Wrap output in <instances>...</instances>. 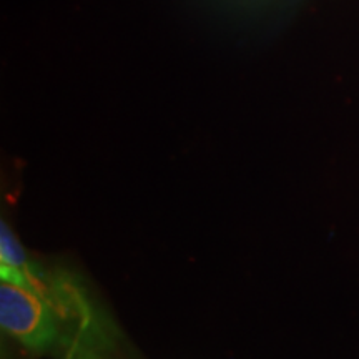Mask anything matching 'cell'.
<instances>
[{"instance_id":"6da1fadb","label":"cell","mask_w":359,"mask_h":359,"mask_svg":"<svg viewBox=\"0 0 359 359\" xmlns=\"http://www.w3.org/2000/svg\"><path fill=\"white\" fill-rule=\"evenodd\" d=\"M0 326L32 353H65L74 346L69 326L47 298L8 281L0 283Z\"/></svg>"},{"instance_id":"7a4b0ae2","label":"cell","mask_w":359,"mask_h":359,"mask_svg":"<svg viewBox=\"0 0 359 359\" xmlns=\"http://www.w3.org/2000/svg\"><path fill=\"white\" fill-rule=\"evenodd\" d=\"M64 359H100V351H95V349L82 346V344H77V346H72L64 353Z\"/></svg>"}]
</instances>
